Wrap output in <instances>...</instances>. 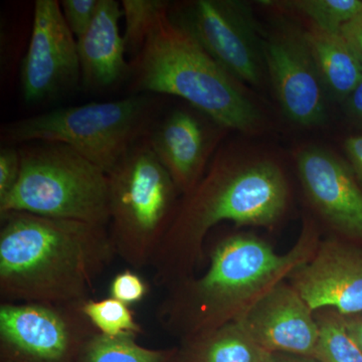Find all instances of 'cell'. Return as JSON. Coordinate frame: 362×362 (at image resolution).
Returning <instances> with one entry per match:
<instances>
[{
	"label": "cell",
	"instance_id": "603a6c76",
	"mask_svg": "<svg viewBox=\"0 0 362 362\" xmlns=\"http://www.w3.org/2000/svg\"><path fill=\"white\" fill-rule=\"evenodd\" d=\"M168 1L164 0H123L121 2L125 33L123 35L126 52L133 59L140 54L157 18L168 11Z\"/></svg>",
	"mask_w": 362,
	"mask_h": 362
},
{
	"label": "cell",
	"instance_id": "cb8c5ba5",
	"mask_svg": "<svg viewBox=\"0 0 362 362\" xmlns=\"http://www.w3.org/2000/svg\"><path fill=\"white\" fill-rule=\"evenodd\" d=\"M150 286L134 269H126L116 274L109 286V296L133 306L148 296Z\"/></svg>",
	"mask_w": 362,
	"mask_h": 362
},
{
	"label": "cell",
	"instance_id": "f1b7e54d",
	"mask_svg": "<svg viewBox=\"0 0 362 362\" xmlns=\"http://www.w3.org/2000/svg\"><path fill=\"white\" fill-rule=\"evenodd\" d=\"M344 102L350 115L362 127V81Z\"/></svg>",
	"mask_w": 362,
	"mask_h": 362
},
{
	"label": "cell",
	"instance_id": "5b68a950",
	"mask_svg": "<svg viewBox=\"0 0 362 362\" xmlns=\"http://www.w3.org/2000/svg\"><path fill=\"white\" fill-rule=\"evenodd\" d=\"M150 94L66 107L4 126L8 145L57 142L68 145L108 175L136 143L148 134L160 114Z\"/></svg>",
	"mask_w": 362,
	"mask_h": 362
},
{
	"label": "cell",
	"instance_id": "4316f807",
	"mask_svg": "<svg viewBox=\"0 0 362 362\" xmlns=\"http://www.w3.org/2000/svg\"><path fill=\"white\" fill-rule=\"evenodd\" d=\"M344 151L350 168L362 189V134L352 135L344 141Z\"/></svg>",
	"mask_w": 362,
	"mask_h": 362
},
{
	"label": "cell",
	"instance_id": "ffe728a7",
	"mask_svg": "<svg viewBox=\"0 0 362 362\" xmlns=\"http://www.w3.org/2000/svg\"><path fill=\"white\" fill-rule=\"evenodd\" d=\"M259 4L297 14L309 21V25L332 33H340L343 26L362 14L361 0H268Z\"/></svg>",
	"mask_w": 362,
	"mask_h": 362
},
{
	"label": "cell",
	"instance_id": "8992f818",
	"mask_svg": "<svg viewBox=\"0 0 362 362\" xmlns=\"http://www.w3.org/2000/svg\"><path fill=\"white\" fill-rule=\"evenodd\" d=\"M107 175L108 230L117 257L134 270L151 267L175 218L180 190L145 138Z\"/></svg>",
	"mask_w": 362,
	"mask_h": 362
},
{
	"label": "cell",
	"instance_id": "7402d4cb",
	"mask_svg": "<svg viewBox=\"0 0 362 362\" xmlns=\"http://www.w3.org/2000/svg\"><path fill=\"white\" fill-rule=\"evenodd\" d=\"M80 308L93 328L105 337L138 338L143 334L142 325L131 306L114 298H89L80 304Z\"/></svg>",
	"mask_w": 362,
	"mask_h": 362
},
{
	"label": "cell",
	"instance_id": "9a60e30c",
	"mask_svg": "<svg viewBox=\"0 0 362 362\" xmlns=\"http://www.w3.org/2000/svg\"><path fill=\"white\" fill-rule=\"evenodd\" d=\"M235 322L268 354L313 357L319 337L315 311L287 280L272 288Z\"/></svg>",
	"mask_w": 362,
	"mask_h": 362
},
{
	"label": "cell",
	"instance_id": "3957f363",
	"mask_svg": "<svg viewBox=\"0 0 362 362\" xmlns=\"http://www.w3.org/2000/svg\"><path fill=\"white\" fill-rule=\"evenodd\" d=\"M315 221L305 220L299 239L286 254L251 233L218 240L209 252V266L166 289L156 309L162 329L183 339L238 320L272 288L312 258L320 244Z\"/></svg>",
	"mask_w": 362,
	"mask_h": 362
},
{
	"label": "cell",
	"instance_id": "4dcf8cb0",
	"mask_svg": "<svg viewBox=\"0 0 362 362\" xmlns=\"http://www.w3.org/2000/svg\"><path fill=\"white\" fill-rule=\"evenodd\" d=\"M267 362H318L313 357L292 356L285 354H270Z\"/></svg>",
	"mask_w": 362,
	"mask_h": 362
},
{
	"label": "cell",
	"instance_id": "277c9868",
	"mask_svg": "<svg viewBox=\"0 0 362 362\" xmlns=\"http://www.w3.org/2000/svg\"><path fill=\"white\" fill-rule=\"evenodd\" d=\"M130 78L137 94L180 98L225 129L247 135L266 129L265 116L240 81L173 23L168 11L157 18L131 63Z\"/></svg>",
	"mask_w": 362,
	"mask_h": 362
},
{
	"label": "cell",
	"instance_id": "44dd1931",
	"mask_svg": "<svg viewBox=\"0 0 362 362\" xmlns=\"http://www.w3.org/2000/svg\"><path fill=\"white\" fill-rule=\"evenodd\" d=\"M319 328L313 358L318 362H362V351L351 337L343 315L331 308L315 311Z\"/></svg>",
	"mask_w": 362,
	"mask_h": 362
},
{
	"label": "cell",
	"instance_id": "ba28073f",
	"mask_svg": "<svg viewBox=\"0 0 362 362\" xmlns=\"http://www.w3.org/2000/svg\"><path fill=\"white\" fill-rule=\"evenodd\" d=\"M168 16L189 33L233 78L261 86L266 74L263 40L244 2L194 0L170 4Z\"/></svg>",
	"mask_w": 362,
	"mask_h": 362
},
{
	"label": "cell",
	"instance_id": "d6986e66",
	"mask_svg": "<svg viewBox=\"0 0 362 362\" xmlns=\"http://www.w3.org/2000/svg\"><path fill=\"white\" fill-rule=\"evenodd\" d=\"M77 362H180V349H148L134 337H109L95 332Z\"/></svg>",
	"mask_w": 362,
	"mask_h": 362
},
{
	"label": "cell",
	"instance_id": "ac0fdd59",
	"mask_svg": "<svg viewBox=\"0 0 362 362\" xmlns=\"http://www.w3.org/2000/svg\"><path fill=\"white\" fill-rule=\"evenodd\" d=\"M180 362H267L268 352L230 322L181 340Z\"/></svg>",
	"mask_w": 362,
	"mask_h": 362
},
{
	"label": "cell",
	"instance_id": "83f0119b",
	"mask_svg": "<svg viewBox=\"0 0 362 362\" xmlns=\"http://www.w3.org/2000/svg\"><path fill=\"white\" fill-rule=\"evenodd\" d=\"M340 33L362 66V14L343 26Z\"/></svg>",
	"mask_w": 362,
	"mask_h": 362
},
{
	"label": "cell",
	"instance_id": "52a82bcc",
	"mask_svg": "<svg viewBox=\"0 0 362 362\" xmlns=\"http://www.w3.org/2000/svg\"><path fill=\"white\" fill-rule=\"evenodd\" d=\"M30 143L20 148V178L0 202V214L16 211L108 226L107 173L63 143Z\"/></svg>",
	"mask_w": 362,
	"mask_h": 362
},
{
	"label": "cell",
	"instance_id": "e0dca14e",
	"mask_svg": "<svg viewBox=\"0 0 362 362\" xmlns=\"http://www.w3.org/2000/svg\"><path fill=\"white\" fill-rule=\"evenodd\" d=\"M325 89L345 101L362 81V66L340 33L309 25L303 32Z\"/></svg>",
	"mask_w": 362,
	"mask_h": 362
},
{
	"label": "cell",
	"instance_id": "30bf717a",
	"mask_svg": "<svg viewBox=\"0 0 362 362\" xmlns=\"http://www.w3.org/2000/svg\"><path fill=\"white\" fill-rule=\"evenodd\" d=\"M82 81L77 40L57 0H37L32 35L21 70V95L28 105L47 103Z\"/></svg>",
	"mask_w": 362,
	"mask_h": 362
},
{
	"label": "cell",
	"instance_id": "9c48e42d",
	"mask_svg": "<svg viewBox=\"0 0 362 362\" xmlns=\"http://www.w3.org/2000/svg\"><path fill=\"white\" fill-rule=\"evenodd\" d=\"M81 303L1 302L0 362H77L97 332Z\"/></svg>",
	"mask_w": 362,
	"mask_h": 362
},
{
	"label": "cell",
	"instance_id": "f546056e",
	"mask_svg": "<svg viewBox=\"0 0 362 362\" xmlns=\"http://www.w3.org/2000/svg\"><path fill=\"white\" fill-rule=\"evenodd\" d=\"M347 330L362 351V312L354 315L343 316Z\"/></svg>",
	"mask_w": 362,
	"mask_h": 362
},
{
	"label": "cell",
	"instance_id": "5bb4252c",
	"mask_svg": "<svg viewBox=\"0 0 362 362\" xmlns=\"http://www.w3.org/2000/svg\"><path fill=\"white\" fill-rule=\"evenodd\" d=\"M221 127L197 110L176 108L158 118L145 139L181 195L192 192L206 171Z\"/></svg>",
	"mask_w": 362,
	"mask_h": 362
},
{
	"label": "cell",
	"instance_id": "6da1fadb",
	"mask_svg": "<svg viewBox=\"0 0 362 362\" xmlns=\"http://www.w3.org/2000/svg\"><path fill=\"white\" fill-rule=\"evenodd\" d=\"M289 202V181L277 157L233 145L221 149L197 187L180 199L152 263L154 284L168 289L194 276L214 226L230 221L273 228Z\"/></svg>",
	"mask_w": 362,
	"mask_h": 362
},
{
	"label": "cell",
	"instance_id": "7a4b0ae2",
	"mask_svg": "<svg viewBox=\"0 0 362 362\" xmlns=\"http://www.w3.org/2000/svg\"><path fill=\"white\" fill-rule=\"evenodd\" d=\"M0 221L1 302L81 303L117 257L108 226L16 211Z\"/></svg>",
	"mask_w": 362,
	"mask_h": 362
},
{
	"label": "cell",
	"instance_id": "2e32d148",
	"mask_svg": "<svg viewBox=\"0 0 362 362\" xmlns=\"http://www.w3.org/2000/svg\"><path fill=\"white\" fill-rule=\"evenodd\" d=\"M122 7L116 0H99L94 20L77 40L82 85L90 90L116 87L131 76L125 42L119 28Z\"/></svg>",
	"mask_w": 362,
	"mask_h": 362
},
{
	"label": "cell",
	"instance_id": "d4e9b609",
	"mask_svg": "<svg viewBox=\"0 0 362 362\" xmlns=\"http://www.w3.org/2000/svg\"><path fill=\"white\" fill-rule=\"evenodd\" d=\"M59 4L66 25L78 40L94 20L99 0H62Z\"/></svg>",
	"mask_w": 362,
	"mask_h": 362
},
{
	"label": "cell",
	"instance_id": "8fae6325",
	"mask_svg": "<svg viewBox=\"0 0 362 362\" xmlns=\"http://www.w3.org/2000/svg\"><path fill=\"white\" fill-rule=\"evenodd\" d=\"M298 177L312 209L347 242L362 243V189L347 161L322 147L294 154Z\"/></svg>",
	"mask_w": 362,
	"mask_h": 362
},
{
	"label": "cell",
	"instance_id": "484cf974",
	"mask_svg": "<svg viewBox=\"0 0 362 362\" xmlns=\"http://www.w3.org/2000/svg\"><path fill=\"white\" fill-rule=\"evenodd\" d=\"M21 159L20 149L6 145L0 149V202L11 194L20 178Z\"/></svg>",
	"mask_w": 362,
	"mask_h": 362
},
{
	"label": "cell",
	"instance_id": "7c38bea8",
	"mask_svg": "<svg viewBox=\"0 0 362 362\" xmlns=\"http://www.w3.org/2000/svg\"><path fill=\"white\" fill-rule=\"evenodd\" d=\"M266 73L285 115L302 127H315L326 118L322 80L303 33L284 30L263 40Z\"/></svg>",
	"mask_w": 362,
	"mask_h": 362
},
{
	"label": "cell",
	"instance_id": "4fadbf2b",
	"mask_svg": "<svg viewBox=\"0 0 362 362\" xmlns=\"http://www.w3.org/2000/svg\"><path fill=\"white\" fill-rule=\"evenodd\" d=\"M312 310L362 312V249L342 239L321 240L310 259L287 279Z\"/></svg>",
	"mask_w": 362,
	"mask_h": 362
}]
</instances>
